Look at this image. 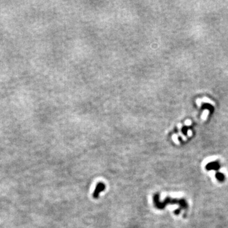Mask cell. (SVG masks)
<instances>
[{
	"instance_id": "cell-1",
	"label": "cell",
	"mask_w": 228,
	"mask_h": 228,
	"mask_svg": "<svg viewBox=\"0 0 228 228\" xmlns=\"http://www.w3.org/2000/svg\"><path fill=\"white\" fill-rule=\"evenodd\" d=\"M205 108H207V109H209L210 112L214 111L213 107L210 105H209V104H205L203 105L202 109H205Z\"/></svg>"
}]
</instances>
